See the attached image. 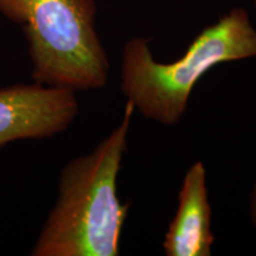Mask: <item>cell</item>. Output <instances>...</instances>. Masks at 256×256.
Instances as JSON below:
<instances>
[{
  "instance_id": "1",
  "label": "cell",
  "mask_w": 256,
  "mask_h": 256,
  "mask_svg": "<svg viewBox=\"0 0 256 256\" xmlns=\"http://www.w3.org/2000/svg\"><path fill=\"white\" fill-rule=\"evenodd\" d=\"M136 110L126 101L121 121L92 152L70 160L60 174L57 198L32 256H118L130 211L118 178Z\"/></svg>"
},
{
  "instance_id": "4",
  "label": "cell",
  "mask_w": 256,
  "mask_h": 256,
  "mask_svg": "<svg viewBox=\"0 0 256 256\" xmlns=\"http://www.w3.org/2000/svg\"><path fill=\"white\" fill-rule=\"evenodd\" d=\"M76 92L34 82L0 88V150L18 140L49 139L72 126Z\"/></svg>"
},
{
  "instance_id": "3",
  "label": "cell",
  "mask_w": 256,
  "mask_h": 256,
  "mask_svg": "<svg viewBox=\"0 0 256 256\" xmlns=\"http://www.w3.org/2000/svg\"><path fill=\"white\" fill-rule=\"evenodd\" d=\"M0 14L23 28L34 82L76 92L106 87L110 62L95 0H0Z\"/></svg>"
},
{
  "instance_id": "7",
  "label": "cell",
  "mask_w": 256,
  "mask_h": 256,
  "mask_svg": "<svg viewBox=\"0 0 256 256\" xmlns=\"http://www.w3.org/2000/svg\"><path fill=\"white\" fill-rule=\"evenodd\" d=\"M252 4H254V8H255V12H256V0H252Z\"/></svg>"
},
{
  "instance_id": "6",
  "label": "cell",
  "mask_w": 256,
  "mask_h": 256,
  "mask_svg": "<svg viewBox=\"0 0 256 256\" xmlns=\"http://www.w3.org/2000/svg\"><path fill=\"white\" fill-rule=\"evenodd\" d=\"M248 216L249 220H250L252 228H254L256 232V168L254 182H252V186L250 192H249L248 198Z\"/></svg>"
},
{
  "instance_id": "5",
  "label": "cell",
  "mask_w": 256,
  "mask_h": 256,
  "mask_svg": "<svg viewBox=\"0 0 256 256\" xmlns=\"http://www.w3.org/2000/svg\"><path fill=\"white\" fill-rule=\"evenodd\" d=\"M214 243L206 168L202 160H197L184 174L177 210L162 240V250L166 256H210Z\"/></svg>"
},
{
  "instance_id": "2",
  "label": "cell",
  "mask_w": 256,
  "mask_h": 256,
  "mask_svg": "<svg viewBox=\"0 0 256 256\" xmlns=\"http://www.w3.org/2000/svg\"><path fill=\"white\" fill-rule=\"evenodd\" d=\"M256 58V28L244 8H234L203 28L180 58H154L150 40L134 37L121 56V92L147 120L176 126L186 113L202 78L223 63Z\"/></svg>"
}]
</instances>
